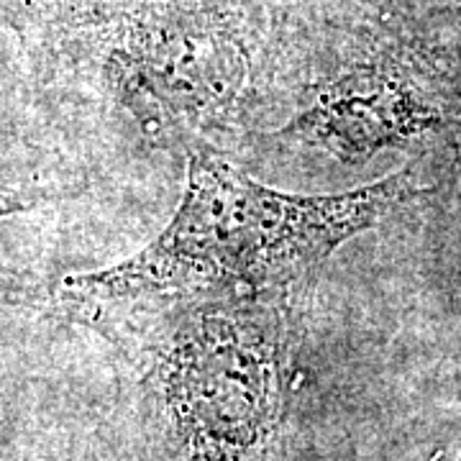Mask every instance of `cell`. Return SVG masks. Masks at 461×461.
<instances>
[{
	"label": "cell",
	"instance_id": "6da1fadb",
	"mask_svg": "<svg viewBox=\"0 0 461 461\" xmlns=\"http://www.w3.org/2000/svg\"><path fill=\"white\" fill-rule=\"evenodd\" d=\"M290 0H51L21 33L47 85L87 93L149 147L267 131Z\"/></svg>",
	"mask_w": 461,
	"mask_h": 461
},
{
	"label": "cell",
	"instance_id": "7a4b0ae2",
	"mask_svg": "<svg viewBox=\"0 0 461 461\" xmlns=\"http://www.w3.org/2000/svg\"><path fill=\"white\" fill-rule=\"evenodd\" d=\"M277 111L249 147L321 175L377 162L461 169V11L290 0Z\"/></svg>",
	"mask_w": 461,
	"mask_h": 461
},
{
	"label": "cell",
	"instance_id": "3957f363",
	"mask_svg": "<svg viewBox=\"0 0 461 461\" xmlns=\"http://www.w3.org/2000/svg\"><path fill=\"white\" fill-rule=\"evenodd\" d=\"M454 180L415 162L333 195H290L249 177L223 151L193 149L175 218L144 251L67 277L77 318L200 300L308 303L333 251Z\"/></svg>",
	"mask_w": 461,
	"mask_h": 461
},
{
	"label": "cell",
	"instance_id": "277c9868",
	"mask_svg": "<svg viewBox=\"0 0 461 461\" xmlns=\"http://www.w3.org/2000/svg\"><path fill=\"white\" fill-rule=\"evenodd\" d=\"M305 305L200 300L87 321L121 351L147 461H285Z\"/></svg>",
	"mask_w": 461,
	"mask_h": 461
}]
</instances>
